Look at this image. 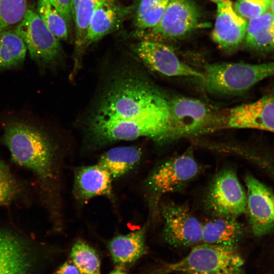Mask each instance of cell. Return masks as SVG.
<instances>
[{"label": "cell", "instance_id": "28", "mask_svg": "<svg viewBox=\"0 0 274 274\" xmlns=\"http://www.w3.org/2000/svg\"><path fill=\"white\" fill-rule=\"evenodd\" d=\"M27 9L26 0H0V32L17 25Z\"/></svg>", "mask_w": 274, "mask_h": 274}, {"label": "cell", "instance_id": "32", "mask_svg": "<svg viewBox=\"0 0 274 274\" xmlns=\"http://www.w3.org/2000/svg\"><path fill=\"white\" fill-rule=\"evenodd\" d=\"M262 169L274 179V159H271L266 161L263 164Z\"/></svg>", "mask_w": 274, "mask_h": 274}, {"label": "cell", "instance_id": "15", "mask_svg": "<svg viewBox=\"0 0 274 274\" xmlns=\"http://www.w3.org/2000/svg\"><path fill=\"white\" fill-rule=\"evenodd\" d=\"M247 22L235 11L230 1L225 0L218 4L212 39L220 48L234 50L245 41Z\"/></svg>", "mask_w": 274, "mask_h": 274}, {"label": "cell", "instance_id": "27", "mask_svg": "<svg viewBox=\"0 0 274 274\" xmlns=\"http://www.w3.org/2000/svg\"><path fill=\"white\" fill-rule=\"evenodd\" d=\"M37 13L48 28L58 39H67L68 27L49 0H38Z\"/></svg>", "mask_w": 274, "mask_h": 274}, {"label": "cell", "instance_id": "24", "mask_svg": "<svg viewBox=\"0 0 274 274\" xmlns=\"http://www.w3.org/2000/svg\"><path fill=\"white\" fill-rule=\"evenodd\" d=\"M102 1L72 0V16L75 25L77 49H83L90 19Z\"/></svg>", "mask_w": 274, "mask_h": 274}, {"label": "cell", "instance_id": "11", "mask_svg": "<svg viewBox=\"0 0 274 274\" xmlns=\"http://www.w3.org/2000/svg\"><path fill=\"white\" fill-rule=\"evenodd\" d=\"M134 51L151 70L168 77H192L203 79V74L181 61L173 50L162 42L141 40Z\"/></svg>", "mask_w": 274, "mask_h": 274}, {"label": "cell", "instance_id": "36", "mask_svg": "<svg viewBox=\"0 0 274 274\" xmlns=\"http://www.w3.org/2000/svg\"><path fill=\"white\" fill-rule=\"evenodd\" d=\"M181 274H192V273H181Z\"/></svg>", "mask_w": 274, "mask_h": 274}, {"label": "cell", "instance_id": "1", "mask_svg": "<svg viewBox=\"0 0 274 274\" xmlns=\"http://www.w3.org/2000/svg\"><path fill=\"white\" fill-rule=\"evenodd\" d=\"M168 101L150 82L125 73L103 92L87 125L90 142L101 146L119 141L148 137L168 140Z\"/></svg>", "mask_w": 274, "mask_h": 274}, {"label": "cell", "instance_id": "20", "mask_svg": "<svg viewBox=\"0 0 274 274\" xmlns=\"http://www.w3.org/2000/svg\"><path fill=\"white\" fill-rule=\"evenodd\" d=\"M242 233V227L235 218L216 217L202 224L201 242L235 246Z\"/></svg>", "mask_w": 274, "mask_h": 274}, {"label": "cell", "instance_id": "16", "mask_svg": "<svg viewBox=\"0 0 274 274\" xmlns=\"http://www.w3.org/2000/svg\"><path fill=\"white\" fill-rule=\"evenodd\" d=\"M112 179L110 173L98 164L79 167L75 173L74 194L82 201L98 196L113 198Z\"/></svg>", "mask_w": 274, "mask_h": 274}, {"label": "cell", "instance_id": "6", "mask_svg": "<svg viewBox=\"0 0 274 274\" xmlns=\"http://www.w3.org/2000/svg\"><path fill=\"white\" fill-rule=\"evenodd\" d=\"M199 10L190 0H170L159 22L154 27L138 30L141 40L162 42L186 36L204 25Z\"/></svg>", "mask_w": 274, "mask_h": 274}, {"label": "cell", "instance_id": "18", "mask_svg": "<svg viewBox=\"0 0 274 274\" xmlns=\"http://www.w3.org/2000/svg\"><path fill=\"white\" fill-rule=\"evenodd\" d=\"M147 226L125 235L113 237L108 249L115 264L120 267L131 266L146 252L145 234Z\"/></svg>", "mask_w": 274, "mask_h": 274}, {"label": "cell", "instance_id": "30", "mask_svg": "<svg viewBox=\"0 0 274 274\" xmlns=\"http://www.w3.org/2000/svg\"><path fill=\"white\" fill-rule=\"evenodd\" d=\"M65 20L68 27L72 20V0H49Z\"/></svg>", "mask_w": 274, "mask_h": 274}, {"label": "cell", "instance_id": "10", "mask_svg": "<svg viewBox=\"0 0 274 274\" xmlns=\"http://www.w3.org/2000/svg\"><path fill=\"white\" fill-rule=\"evenodd\" d=\"M161 213L164 220L163 236L168 244L186 248L201 242L202 224L186 206L168 202L162 206Z\"/></svg>", "mask_w": 274, "mask_h": 274}, {"label": "cell", "instance_id": "13", "mask_svg": "<svg viewBox=\"0 0 274 274\" xmlns=\"http://www.w3.org/2000/svg\"><path fill=\"white\" fill-rule=\"evenodd\" d=\"M33 248L17 231L0 226V274H33Z\"/></svg>", "mask_w": 274, "mask_h": 274}, {"label": "cell", "instance_id": "35", "mask_svg": "<svg viewBox=\"0 0 274 274\" xmlns=\"http://www.w3.org/2000/svg\"><path fill=\"white\" fill-rule=\"evenodd\" d=\"M210 1H212L215 3H216L217 4H219V3H220L221 2H222L223 1H225V0H210Z\"/></svg>", "mask_w": 274, "mask_h": 274}, {"label": "cell", "instance_id": "7", "mask_svg": "<svg viewBox=\"0 0 274 274\" xmlns=\"http://www.w3.org/2000/svg\"><path fill=\"white\" fill-rule=\"evenodd\" d=\"M202 74L206 89L217 95L244 93L260 82L256 63H216L206 65Z\"/></svg>", "mask_w": 274, "mask_h": 274}, {"label": "cell", "instance_id": "23", "mask_svg": "<svg viewBox=\"0 0 274 274\" xmlns=\"http://www.w3.org/2000/svg\"><path fill=\"white\" fill-rule=\"evenodd\" d=\"M26 196V189L9 166L0 159V208L17 203Z\"/></svg>", "mask_w": 274, "mask_h": 274}, {"label": "cell", "instance_id": "22", "mask_svg": "<svg viewBox=\"0 0 274 274\" xmlns=\"http://www.w3.org/2000/svg\"><path fill=\"white\" fill-rule=\"evenodd\" d=\"M27 48L15 29L0 32V69L11 68L21 63Z\"/></svg>", "mask_w": 274, "mask_h": 274}, {"label": "cell", "instance_id": "5", "mask_svg": "<svg viewBox=\"0 0 274 274\" xmlns=\"http://www.w3.org/2000/svg\"><path fill=\"white\" fill-rule=\"evenodd\" d=\"M168 141L208 132L219 122L214 110L192 98L176 97L168 101Z\"/></svg>", "mask_w": 274, "mask_h": 274}, {"label": "cell", "instance_id": "2", "mask_svg": "<svg viewBox=\"0 0 274 274\" xmlns=\"http://www.w3.org/2000/svg\"><path fill=\"white\" fill-rule=\"evenodd\" d=\"M3 142L12 161L33 175L40 193L50 207L57 176L55 150L50 140L35 127L13 122L6 126Z\"/></svg>", "mask_w": 274, "mask_h": 274}, {"label": "cell", "instance_id": "9", "mask_svg": "<svg viewBox=\"0 0 274 274\" xmlns=\"http://www.w3.org/2000/svg\"><path fill=\"white\" fill-rule=\"evenodd\" d=\"M15 30L24 42L32 59L50 62L60 54L59 40L50 31L34 10L26 9Z\"/></svg>", "mask_w": 274, "mask_h": 274}, {"label": "cell", "instance_id": "19", "mask_svg": "<svg viewBox=\"0 0 274 274\" xmlns=\"http://www.w3.org/2000/svg\"><path fill=\"white\" fill-rule=\"evenodd\" d=\"M245 42L252 50L274 55V14L269 10L248 20Z\"/></svg>", "mask_w": 274, "mask_h": 274}, {"label": "cell", "instance_id": "12", "mask_svg": "<svg viewBox=\"0 0 274 274\" xmlns=\"http://www.w3.org/2000/svg\"><path fill=\"white\" fill-rule=\"evenodd\" d=\"M227 126L274 132V85L264 91L254 101L231 109L227 114Z\"/></svg>", "mask_w": 274, "mask_h": 274}, {"label": "cell", "instance_id": "25", "mask_svg": "<svg viewBox=\"0 0 274 274\" xmlns=\"http://www.w3.org/2000/svg\"><path fill=\"white\" fill-rule=\"evenodd\" d=\"M170 0H139L134 22L138 30L154 27L161 19Z\"/></svg>", "mask_w": 274, "mask_h": 274}, {"label": "cell", "instance_id": "26", "mask_svg": "<svg viewBox=\"0 0 274 274\" xmlns=\"http://www.w3.org/2000/svg\"><path fill=\"white\" fill-rule=\"evenodd\" d=\"M70 257L82 274H100L99 256L96 251L85 242L77 241L72 248Z\"/></svg>", "mask_w": 274, "mask_h": 274}, {"label": "cell", "instance_id": "14", "mask_svg": "<svg viewBox=\"0 0 274 274\" xmlns=\"http://www.w3.org/2000/svg\"><path fill=\"white\" fill-rule=\"evenodd\" d=\"M247 188V207L250 224L257 236L274 230V194L252 176L245 179Z\"/></svg>", "mask_w": 274, "mask_h": 274}, {"label": "cell", "instance_id": "29", "mask_svg": "<svg viewBox=\"0 0 274 274\" xmlns=\"http://www.w3.org/2000/svg\"><path fill=\"white\" fill-rule=\"evenodd\" d=\"M271 0H236L233 8L242 17L249 20L269 10Z\"/></svg>", "mask_w": 274, "mask_h": 274}, {"label": "cell", "instance_id": "33", "mask_svg": "<svg viewBox=\"0 0 274 274\" xmlns=\"http://www.w3.org/2000/svg\"><path fill=\"white\" fill-rule=\"evenodd\" d=\"M109 274H127L126 271L121 267H117L111 271Z\"/></svg>", "mask_w": 274, "mask_h": 274}, {"label": "cell", "instance_id": "21", "mask_svg": "<svg viewBox=\"0 0 274 274\" xmlns=\"http://www.w3.org/2000/svg\"><path fill=\"white\" fill-rule=\"evenodd\" d=\"M141 150L136 147L125 146L111 149L100 157L98 164L107 170L112 178L127 173L140 161Z\"/></svg>", "mask_w": 274, "mask_h": 274}, {"label": "cell", "instance_id": "3", "mask_svg": "<svg viewBox=\"0 0 274 274\" xmlns=\"http://www.w3.org/2000/svg\"><path fill=\"white\" fill-rule=\"evenodd\" d=\"M243 259L235 246L198 244L182 259L163 265L149 274H242Z\"/></svg>", "mask_w": 274, "mask_h": 274}, {"label": "cell", "instance_id": "4", "mask_svg": "<svg viewBox=\"0 0 274 274\" xmlns=\"http://www.w3.org/2000/svg\"><path fill=\"white\" fill-rule=\"evenodd\" d=\"M200 172L192 149L161 163L146 180L145 187L151 209L157 211L161 197L179 190Z\"/></svg>", "mask_w": 274, "mask_h": 274}, {"label": "cell", "instance_id": "31", "mask_svg": "<svg viewBox=\"0 0 274 274\" xmlns=\"http://www.w3.org/2000/svg\"><path fill=\"white\" fill-rule=\"evenodd\" d=\"M54 274H82L71 261H66L61 265Z\"/></svg>", "mask_w": 274, "mask_h": 274}, {"label": "cell", "instance_id": "34", "mask_svg": "<svg viewBox=\"0 0 274 274\" xmlns=\"http://www.w3.org/2000/svg\"><path fill=\"white\" fill-rule=\"evenodd\" d=\"M269 10L274 14V0H271Z\"/></svg>", "mask_w": 274, "mask_h": 274}, {"label": "cell", "instance_id": "17", "mask_svg": "<svg viewBox=\"0 0 274 274\" xmlns=\"http://www.w3.org/2000/svg\"><path fill=\"white\" fill-rule=\"evenodd\" d=\"M127 9L114 0H103L90 19L83 49L117 28L127 13Z\"/></svg>", "mask_w": 274, "mask_h": 274}, {"label": "cell", "instance_id": "8", "mask_svg": "<svg viewBox=\"0 0 274 274\" xmlns=\"http://www.w3.org/2000/svg\"><path fill=\"white\" fill-rule=\"evenodd\" d=\"M205 204L216 217L236 218L246 211L247 195L233 170L225 169L213 180Z\"/></svg>", "mask_w": 274, "mask_h": 274}]
</instances>
